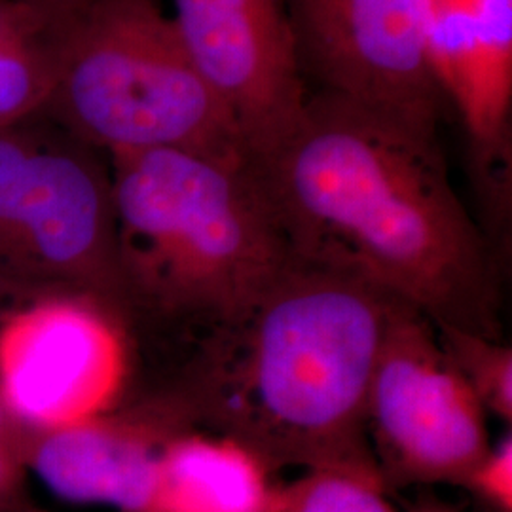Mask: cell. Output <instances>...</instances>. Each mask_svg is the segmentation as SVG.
<instances>
[{
	"instance_id": "obj_13",
	"label": "cell",
	"mask_w": 512,
	"mask_h": 512,
	"mask_svg": "<svg viewBox=\"0 0 512 512\" xmlns=\"http://www.w3.org/2000/svg\"><path fill=\"white\" fill-rule=\"evenodd\" d=\"M440 348L475 393L486 414L512 421V348L503 340L435 325Z\"/></svg>"
},
{
	"instance_id": "obj_21",
	"label": "cell",
	"mask_w": 512,
	"mask_h": 512,
	"mask_svg": "<svg viewBox=\"0 0 512 512\" xmlns=\"http://www.w3.org/2000/svg\"><path fill=\"white\" fill-rule=\"evenodd\" d=\"M410 512H456L454 509H450V507H446V505H442L439 501H431V499H427V501H421L420 505H416L414 509Z\"/></svg>"
},
{
	"instance_id": "obj_1",
	"label": "cell",
	"mask_w": 512,
	"mask_h": 512,
	"mask_svg": "<svg viewBox=\"0 0 512 512\" xmlns=\"http://www.w3.org/2000/svg\"><path fill=\"white\" fill-rule=\"evenodd\" d=\"M245 162L293 258L503 340L501 256L454 190L439 128L315 92Z\"/></svg>"
},
{
	"instance_id": "obj_6",
	"label": "cell",
	"mask_w": 512,
	"mask_h": 512,
	"mask_svg": "<svg viewBox=\"0 0 512 512\" xmlns=\"http://www.w3.org/2000/svg\"><path fill=\"white\" fill-rule=\"evenodd\" d=\"M486 416L440 348L435 323L399 302L366 397V435L385 490L463 486L492 448Z\"/></svg>"
},
{
	"instance_id": "obj_16",
	"label": "cell",
	"mask_w": 512,
	"mask_h": 512,
	"mask_svg": "<svg viewBox=\"0 0 512 512\" xmlns=\"http://www.w3.org/2000/svg\"><path fill=\"white\" fill-rule=\"evenodd\" d=\"M461 488L473 492L495 512H512L511 435L490 448V452L478 461Z\"/></svg>"
},
{
	"instance_id": "obj_20",
	"label": "cell",
	"mask_w": 512,
	"mask_h": 512,
	"mask_svg": "<svg viewBox=\"0 0 512 512\" xmlns=\"http://www.w3.org/2000/svg\"><path fill=\"white\" fill-rule=\"evenodd\" d=\"M27 440H29V433L14 421V418L8 414V410L4 408V404L0 401V446L16 450L19 456L23 458V450H25Z\"/></svg>"
},
{
	"instance_id": "obj_7",
	"label": "cell",
	"mask_w": 512,
	"mask_h": 512,
	"mask_svg": "<svg viewBox=\"0 0 512 512\" xmlns=\"http://www.w3.org/2000/svg\"><path fill=\"white\" fill-rule=\"evenodd\" d=\"M135 366L128 321L92 296L42 294L0 319V401L29 435L114 410Z\"/></svg>"
},
{
	"instance_id": "obj_5",
	"label": "cell",
	"mask_w": 512,
	"mask_h": 512,
	"mask_svg": "<svg viewBox=\"0 0 512 512\" xmlns=\"http://www.w3.org/2000/svg\"><path fill=\"white\" fill-rule=\"evenodd\" d=\"M0 266L129 323L109 154L42 114L0 129Z\"/></svg>"
},
{
	"instance_id": "obj_18",
	"label": "cell",
	"mask_w": 512,
	"mask_h": 512,
	"mask_svg": "<svg viewBox=\"0 0 512 512\" xmlns=\"http://www.w3.org/2000/svg\"><path fill=\"white\" fill-rule=\"evenodd\" d=\"M50 23L59 37H63L76 19L82 16L90 0H21Z\"/></svg>"
},
{
	"instance_id": "obj_15",
	"label": "cell",
	"mask_w": 512,
	"mask_h": 512,
	"mask_svg": "<svg viewBox=\"0 0 512 512\" xmlns=\"http://www.w3.org/2000/svg\"><path fill=\"white\" fill-rule=\"evenodd\" d=\"M264 512H399L384 488L336 471H306L274 486Z\"/></svg>"
},
{
	"instance_id": "obj_22",
	"label": "cell",
	"mask_w": 512,
	"mask_h": 512,
	"mask_svg": "<svg viewBox=\"0 0 512 512\" xmlns=\"http://www.w3.org/2000/svg\"><path fill=\"white\" fill-rule=\"evenodd\" d=\"M8 512H31V511H8Z\"/></svg>"
},
{
	"instance_id": "obj_11",
	"label": "cell",
	"mask_w": 512,
	"mask_h": 512,
	"mask_svg": "<svg viewBox=\"0 0 512 512\" xmlns=\"http://www.w3.org/2000/svg\"><path fill=\"white\" fill-rule=\"evenodd\" d=\"M190 431L173 406L145 387L103 416L52 433L31 435L27 473L59 499L120 512H156L158 469L165 444Z\"/></svg>"
},
{
	"instance_id": "obj_14",
	"label": "cell",
	"mask_w": 512,
	"mask_h": 512,
	"mask_svg": "<svg viewBox=\"0 0 512 512\" xmlns=\"http://www.w3.org/2000/svg\"><path fill=\"white\" fill-rule=\"evenodd\" d=\"M59 55L57 35L0 48V129L42 114L57 80Z\"/></svg>"
},
{
	"instance_id": "obj_10",
	"label": "cell",
	"mask_w": 512,
	"mask_h": 512,
	"mask_svg": "<svg viewBox=\"0 0 512 512\" xmlns=\"http://www.w3.org/2000/svg\"><path fill=\"white\" fill-rule=\"evenodd\" d=\"M427 48L471 143L484 230L505 238L512 202V0H429Z\"/></svg>"
},
{
	"instance_id": "obj_9",
	"label": "cell",
	"mask_w": 512,
	"mask_h": 512,
	"mask_svg": "<svg viewBox=\"0 0 512 512\" xmlns=\"http://www.w3.org/2000/svg\"><path fill=\"white\" fill-rule=\"evenodd\" d=\"M171 18L198 71L232 112L243 156L270 147L310 97L287 0H171Z\"/></svg>"
},
{
	"instance_id": "obj_4",
	"label": "cell",
	"mask_w": 512,
	"mask_h": 512,
	"mask_svg": "<svg viewBox=\"0 0 512 512\" xmlns=\"http://www.w3.org/2000/svg\"><path fill=\"white\" fill-rule=\"evenodd\" d=\"M42 116L105 154L171 148L243 158L236 118L158 0H90L61 37Z\"/></svg>"
},
{
	"instance_id": "obj_3",
	"label": "cell",
	"mask_w": 512,
	"mask_h": 512,
	"mask_svg": "<svg viewBox=\"0 0 512 512\" xmlns=\"http://www.w3.org/2000/svg\"><path fill=\"white\" fill-rule=\"evenodd\" d=\"M109 162L137 348L177 353L251 304L293 258L245 156L158 148Z\"/></svg>"
},
{
	"instance_id": "obj_12",
	"label": "cell",
	"mask_w": 512,
	"mask_h": 512,
	"mask_svg": "<svg viewBox=\"0 0 512 512\" xmlns=\"http://www.w3.org/2000/svg\"><path fill=\"white\" fill-rule=\"evenodd\" d=\"M272 490L270 471L247 448L186 431L162 452L156 512H264Z\"/></svg>"
},
{
	"instance_id": "obj_2",
	"label": "cell",
	"mask_w": 512,
	"mask_h": 512,
	"mask_svg": "<svg viewBox=\"0 0 512 512\" xmlns=\"http://www.w3.org/2000/svg\"><path fill=\"white\" fill-rule=\"evenodd\" d=\"M399 302L363 279L291 258L251 304L173 353L143 387L190 431L238 442L270 475L336 471L385 490L366 397Z\"/></svg>"
},
{
	"instance_id": "obj_8",
	"label": "cell",
	"mask_w": 512,
	"mask_h": 512,
	"mask_svg": "<svg viewBox=\"0 0 512 512\" xmlns=\"http://www.w3.org/2000/svg\"><path fill=\"white\" fill-rule=\"evenodd\" d=\"M287 2L306 84L439 128L448 101L429 61V0Z\"/></svg>"
},
{
	"instance_id": "obj_17",
	"label": "cell",
	"mask_w": 512,
	"mask_h": 512,
	"mask_svg": "<svg viewBox=\"0 0 512 512\" xmlns=\"http://www.w3.org/2000/svg\"><path fill=\"white\" fill-rule=\"evenodd\" d=\"M27 469L16 450L0 446V512L21 511L19 499L23 494Z\"/></svg>"
},
{
	"instance_id": "obj_19",
	"label": "cell",
	"mask_w": 512,
	"mask_h": 512,
	"mask_svg": "<svg viewBox=\"0 0 512 512\" xmlns=\"http://www.w3.org/2000/svg\"><path fill=\"white\" fill-rule=\"evenodd\" d=\"M46 291L38 289L37 285L23 281L18 275L8 272L0 266V319L16 310L21 304L42 296Z\"/></svg>"
}]
</instances>
